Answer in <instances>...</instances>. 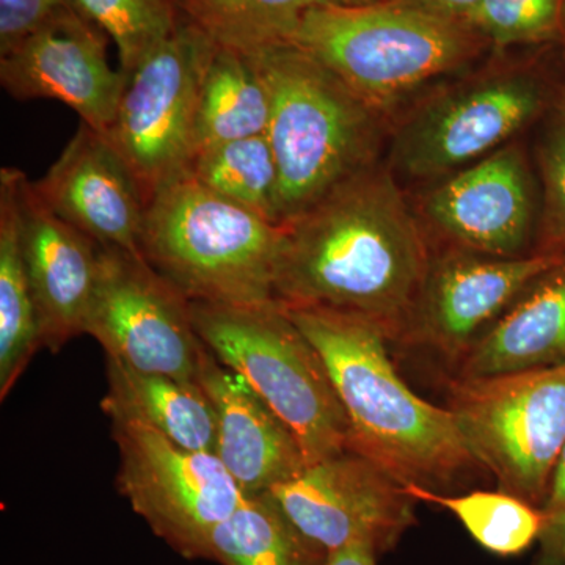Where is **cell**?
<instances>
[{
  "instance_id": "18",
  "label": "cell",
  "mask_w": 565,
  "mask_h": 565,
  "mask_svg": "<svg viewBox=\"0 0 565 565\" xmlns=\"http://www.w3.org/2000/svg\"><path fill=\"white\" fill-rule=\"evenodd\" d=\"M199 384L215 415V456L245 497L269 493L307 467L302 448L243 375L204 345Z\"/></svg>"
},
{
  "instance_id": "2",
  "label": "cell",
  "mask_w": 565,
  "mask_h": 565,
  "mask_svg": "<svg viewBox=\"0 0 565 565\" xmlns=\"http://www.w3.org/2000/svg\"><path fill=\"white\" fill-rule=\"evenodd\" d=\"M282 308L326 363L348 418V449L401 484L427 490L444 489L478 467L451 411L405 384L377 326L326 308Z\"/></svg>"
},
{
  "instance_id": "9",
  "label": "cell",
  "mask_w": 565,
  "mask_h": 565,
  "mask_svg": "<svg viewBox=\"0 0 565 565\" xmlns=\"http://www.w3.org/2000/svg\"><path fill=\"white\" fill-rule=\"evenodd\" d=\"M218 44L185 18L172 39L129 74L107 139L145 203L188 173L196 106Z\"/></svg>"
},
{
  "instance_id": "30",
  "label": "cell",
  "mask_w": 565,
  "mask_h": 565,
  "mask_svg": "<svg viewBox=\"0 0 565 565\" xmlns=\"http://www.w3.org/2000/svg\"><path fill=\"white\" fill-rule=\"evenodd\" d=\"M70 7L68 0H0V57L17 50Z\"/></svg>"
},
{
  "instance_id": "14",
  "label": "cell",
  "mask_w": 565,
  "mask_h": 565,
  "mask_svg": "<svg viewBox=\"0 0 565 565\" xmlns=\"http://www.w3.org/2000/svg\"><path fill=\"white\" fill-rule=\"evenodd\" d=\"M564 255H482L445 247L433 255L407 344L427 345L459 363L479 340Z\"/></svg>"
},
{
  "instance_id": "21",
  "label": "cell",
  "mask_w": 565,
  "mask_h": 565,
  "mask_svg": "<svg viewBox=\"0 0 565 565\" xmlns=\"http://www.w3.org/2000/svg\"><path fill=\"white\" fill-rule=\"evenodd\" d=\"M25 173L0 170V399H6L41 345L39 313L25 267L21 184Z\"/></svg>"
},
{
  "instance_id": "8",
  "label": "cell",
  "mask_w": 565,
  "mask_h": 565,
  "mask_svg": "<svg viewBox=\"0 0 565 565\" xmlns=\"http://www.w3.org/2000/svg\"><path fill=\"white\" fill-rule=\"evenodd\" d=\"M448 408L471 456L500 490L542 508L565 446V364L456 377Z\"/></svg>"
},
{
  "instance_id": "1",
  "label": "cell",
  "mask_w": 565,
  "mask_h": 565,
  "mask_svg": "<svg viewBox=\"0 0 565 565\" xmlns=\"http://www.w3.org/2000/svg\"><path fill=\"white\" fill-rule=\"evenodd\" d=\"M275 300L326 308L407 343L433 253L392 170L375 163L285 223Z\"/></svg>"
},
{
  "instance_id": "33",
  "label": "cell",
  "mask_w": 565,
  "mask_h": 565,
  "mask_svg": "<svg viewBox=\"0 0 565 565\" xmlns=\"http://www.w3.org/2000/svg\"><path fill=\"white\" fill-rule=\"evenodd\" d=\"M377 557L370 546L348 545L330 552L322 565H377Z\"/></svg>"
},
{
  "instance_id": "16",
  "label": "cell",
  "mask_w": 565,
  "mask_h": 565,
  "mask_svg": "<svg viewBox=\"0 0 565 565\" xmlns=\"http://www.w3.org/2000/svg\"><path fill=\"white\" fill-rule=\"evenodd\" d=\"M32 188L55 215L96 244L141 255L147 203L106 134L81 121L57 161Z\"/></svg>"
},
{
  "instance_id": "32",
  "label": "cell",
  "mask_w": 565,
  "mask_h": 565,
  "mask_svg": "<svg viewBox=\"0 0 565 565\" xmlns=\"http://www.w3.org/2000/svg\"><path fill=\"white\" fill-rule=\"evenodd\" d=\"M401 2L430 11V13L438 14V17L462 21L482 0H401Z\"/></svg>"
},
{
  "instance_id": "19",
  "label": "cell",
  "mask_w": 565,
  "mask_h": 565,
  "mask_svg": "<svg viewBox=\"0 0 565 565\" xmlns=\"http://www.w3.org/2000/svg\"><path fill=\"white\" fill-rule=\"evenodd\" d=\"M565 364V256L501 316L459 362L457 379Z\"/></svg>"
},
{
  "instance_id": "31",
  "label": "cell",
  "mask_w": 565,
  "mask_h": 565,
  "mask_svg": "<svg viewBox=\"0 0 565 565\" xmlns=\"http://www.w3.org/2000/svg\"><path fill=\"white\" fill-rule=\"evenodd\" d=\"M541 511L542 531L534 565H565V446Z\"/></svg>"
},
{
  "instance_id": "22",
  "label": "cell",
  "mask_w": 565,
  "mask_h": 565,
  "mask_svg": "<svg viewBox=\"0 0 565 565\" xmlns=\"http://www.w3.org/2000/svg\"><path fill=\"white\" fill-rule=\"evenodd\" d=\"M269 121V90L250 57L217 46L200 90L191 161L217 145L264 136Z\"/></svg>"
},
{
  "instance_id": "10",
  "label": "cell",
  "mask_w": 565,
  "mask_h": 565,
  "mask_svg": "<svg viewBox=\"0 0 565 565\" xmlns=\"http://www.w3.org/2000/svg\"><path fill=\"white\" fill-rule=\"evenodd\" d=\"M120 452L118 492L178 555L206 559L212 530L245 494L212 452L191 451L140 424L111 422Z\"/></svg>"
},
{
  "instance_id": "27",
  "label": "cell",
  "mask_w": 565,
  "mask_h": 565,
  "mask_svg": "<svg viewBox=\"0 0 565 565\" xmlns=\"http://www.w3.org/2000/svg\"><path fill=\"white\" fill-rule=\"evenodd\" d=\"M77 13L117 46L120 70L132 73L148 55L172 39L184 14L177 0H68Z\"/></svg>"
},
{
  "instance_id": "7",
  "label": "cell",
  "mask_w": 565,
  "mask_h": 565,
  "mask_svg": "<svg viewBox=\"0 0 565 565\" xmlns=\"http://www.w3.org/2000/svg\"><path fill=\"white\" fill-rule=\"evenodd\" d=\"M191 313L203 344L289 427L308 465L349 448L348 418L326 363L281 303L191 302Z\"/></svg>"
},
{
  "instance_id": "20",
  "label": "cell",
  "mask_w": 565,
  "mask_h": 565,
  "mask_svg": "<svg viewBox=\"0 0 565 565\" xmlns=\"http://www.w3.org/2000/svg\"><path fill=\"white\" fill-rule=\"evenodd\" d=\"M107 393L102 407L121 419L156 430L191 451L215 455V415L199 381L147 373L106 356Z\"/></svg>"
},
{
  "instance_id": "6",
  "label": "cell",
  "mask_w": 565,
  "mask_h": 565,
  "mask_svg": "<svg viewBox=\"0 0 565 565\" xmlns=\"http://www.w3.org/2000/svg\"><path fill=\"white\" fill-rule=\"evenodd\" d=\"M285 226L184 174L148 203L140 253L189 302H274Z\"/></svg>"
},
{
  "instance_id": "25",
  "label": "cell",
  "mask_w": 565,
  "mask_h": 565,
  "mask_svg": "<svg viewBox=\"0 0 565 565\" xmlns=\"http://www.w3.org/2000/svg\"><path fill=\"white\" fill-rule=\"evenodd\" d=\"M404 489L416 503L422 501L451 512L476 544L490 555H523L541 537V508L504 490L445 494L418 486H404Z\"/></svg>"
},
{
  "instance_id": "4",
  "label": "cell",
  "mask_w": 565,
  "mask_h": 565,
  "mask_svg": "<svg viewBox=\"0 0 565 565\" xmlns=\"http://www.w3.org/2000/svg\"><path fill=\"white\" fill-rule=\"evenodd\" d=\"M270 95L280 225L379 163L390 122L296 43L248 55Z\"/></svg>"
},
{
  "instance_id": "12",
  "label": "cell",
  "mask_w": 565,
  "mask_h": 565,
  "mask_svg": "<svg viewBox=\"0 0 565 565\" xmlns=\"http://www.w3.org/2000/svg\"><path fill=\"white\" fill-rule=\"evenodd\" d=\"M269 494L294 526L326 553L366 545L385 555L416 525V501L404 486L351 449L307 465Z\"/></svg>"
},
{
  "instance_id": "5",
  "label": "cell",
  "mask_w": 565,
  "mask_h": 565,
  "mask_svg": "<svg viewBox=\"0 0 565 565\" xmlns=\"http://www.w3.org/2000/svg\"><path fill=\"white\" fill-rule=\"evenodd\" d=\"M294 43L337 74L390 126L424 93L492 51L463 21L401 0L310 7Z\"/></svg>"
},
{
  "instance_id": "34",
  "label": "cell",
  "mask_w": 565,
  "mask_h": 565,
  "mask_svg": "<svg viewBox=\"0 0 565 565\" xmlns=\"http://www.w3.org/2000/svg\"><path fill=\"white\" fill-rule=\"evenodd\" d=\"M322 6L334 7H364L373 6V3L382 2V0H318Z\"/></svg>"
},
{
  "instance_id": "3",
  "label": "cell",
  "mask_w": 565,
  "mask_h": 565,
  "mask_svg": "<svg viewBox=\"0 0 565 565\" xmlns=\"http://www.w3.org/2000/svg\"><path fill=\"white\" fill-rule=\"evenodd\" d=\"M565 96V47L490 51L396 118L386 166L396 180L435 182L519 140Z\"/></svg>"
},
{
  "instance_id": "17",
  "label": "cell",
  "mask_w": 565,
  "mask_h": 565,
  "mask_svg": "<svg viewBox=\"0 0 565 565\" xmlns=\"http://www.w3.org/2000/svg\"><path fill=\"white\" fill-rule=\"evenodd\" d=\"M21 228L41 345L57 353L84 333L98 280L99 245L41 202L28 177L21 184Z\"/></svg>"
},
{
  "instance_id": "13",
  "label": "cell",
  "mask_w": 565,
  "mask_h": 565,
  "mask_svg": "<svg viewBox=\"0 0 565 565\" xmlns=\"http://www.w3.org/2000/svg\"><path fill=\"white\" fill-rule=\"evenodd\" d=\"M539 199L530 154L519 139L437 181L415 211L445 247L514 258L534 253Z\"/></svg>"
},
{
  "instance_id": "23",
  "label": "cell",
  "mask_w": 565,
  "mask_h": 565,
  "mask_svg": "<svg viewBox=\"0 0 565 565\" xmlns=\"http://www.w3.org/2000/svg\"><path fill=\"white\" fill-rule=\"evenodd\" d=\"M329 553L316 546L269 493L247 497L212 530L206 561L222 565H322Z\"/></svg>"
},
{
  "instance_id": "15",
  "label": "cell",
  "mask_w": 565,
  "mask_h": 565,
  "mask_svg": "<svg viewBox=\"0 0 565 565\" xmlns=\"http://www.w3.org/2000/svg\"><path fill=\"white\" fill-rule=\"evenodd\" d=\"M106 35L73 7L0 57V84L18 102L55 99L106 134L129 77L107 61Z\"/></svg>"
},
{
  "instance_id": "26",
  "label": "cell",
  "mask_w": 565,
  "mask_h": 565,
  "mask_svg": "<svg viewBox=\"0 0 565 565\" xmlns=\"http://www.w3.org/2000/svg\"><path fill=\"white\" fill-rule=\"evenodd\" d=\"M185 174L237 206L280 225L278 167L266 134L199 152Z\"/></svg>"
},
{
  "instance_id": "24",
  "label": "cell",
  "mask_w": 565,
  "mask_h": 565,
  "mask_svg": "<svg viewBox=\"0 0 565 565\" xmlns=\"http://www.w3.org/2000/svg\"><path fill=\"white\" fill-rule=\"evenodd\" d=\"M196 28L218 46L258 54L278 44L294 43L305 11L318 0H177Z\"/></svg>"
},
{
  "instance_id": "28",
  "label": "cell",
  "mask_w": 565,
  "mask_h": 565,
  "mask_svg": "<svg viewBox=\"0 0 565 565\" xmlns=\"http://www.w3.org/2000/svg\"><path fill=\"white\" fill-rule=\"evenodd\" d=\"M462 21L492 51L565 47V0H482Z\"/></svg>"
},
{
  "instance_id": "29",
  "label": "cell",
  "mask_w": 565,
  "mask_h": 565,
  "mask_svg": "<svg viewBox=\"0 0 565 565\" xmlns=\"http://www.w3.org/2000/svg\"><path fill=\"white\" fill-rule=\"evenodd\" d=\"M541 180L535 253H565V96L539 125L534 147Z\"/></svg>"
},
{
  "instance_id": "11",
  "label": "cell",
  "mask_w": 565,
  "mask_h": 565,
  "mask_svg": "<svg viewBox=\"0 0 565 565\" xmlns=\"http://www.w3.org/2000/svg\"><path fill=\"white\" fill-rule=\"evenodd\" d=\"M84 333L103 345L106 356L136 370L199 377L204 344L193 327L191 302L136 253L99 245Z\"/></svg>"
}]
</instances>
